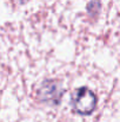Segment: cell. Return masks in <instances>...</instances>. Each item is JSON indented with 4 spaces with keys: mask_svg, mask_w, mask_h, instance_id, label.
Instances as JSON below:
<instances>
[{
    "mask_svg": "<svg viewBox=\"0 0 120 122\" xmlns=\"http://www.w3.org/2000/svg\"><path fill=\"white\" fill-rule=\"evenodd\" d=\"M72 107L80 115H89L97 107V96L88 88L80 86L72 94Z\"/></svg>",
    "mask_w": 120,
    "mask_h": 122,
    "instance_id": "1",
    "label": "cell"
},
{
    "mask_svg": "<svg viewBox=\"0 0 120 122\" xmlns=\"http://www.w3.org/2000/svg\"><path fill=\"white\" fill-rule=\"evenodd\" d=\"M15 2H19V4H24V2H26L27 0H14Z\"/></svg>",
    "mask_w": 120,
    "mask_h": 122,
    "instance_id": "2",
    "label": "cell"
}]
</instances>
